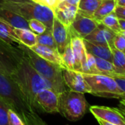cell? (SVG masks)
I'll list each match as a JSON object with an SVG mask.
<instances>
[{"instance_id": "1", "label": "cell", "mask_w": 125, "mask_h": 125, "mask_svg": "<svg viewBox=\"0 0 125 125\" xmlns=\"http://www.w3.org/2000/svg\"><path fill=\"white\" fill-rule=\"evenodd\" d=\"M10 77L19 86L27 104L34 111L37 94L43 89L52 88L49 83L31 66L24 54Z\"/></svg>"}, {"instance_id": "2", "label": "cell", "mask_w": 125, "mask_h": 125, "mask_svg": "<svg viewBox=\"0 0 125 125\" xmlns=\"http://www.w3.org/2000/svg\"><path fill=\"white\" fill-rule=\"evenodd\" d=\"M18 47L22 50L31 66L49 83L53 90L60 94L67 89L62 77L63 69L62 67L42 58L22 43L18 44Z\"/></svg>"}, {"instance_id": "3", "label": "cell", "mask_w": 125, "mask_h": 125, "mask_svg": "<svg viewBox=\"0 0 125 125\" xmlns=\"http://www.w3.org/2000/svg\"><path fill=\"white\" fill-rule=\"evenodd\" d=\"M0 3L27 21L35 19L42 21L47 28L52 27L54 17L53 10L33 0H0Z\"/></svg>"}, {"instance_id": "4", "label": "cell", "mask_w": 125, "mask_h": 125, "mask_svg": "<svg viewBox=\"0 0 125 125\" xmlns=\"http://www.w3.org/2000/svg\"><path fill=\"white\" fill-rule=\"evenodd\" d=\"M85 94L66 89L58 94V113L71 121L81 119L88 110Z\"/></svg>"}, {"instance_id": "5", "label": "cell", "mask_w": 125, "mask_h": 125, "mask_svg": "<svg viewBox=\"0 0 125 125\" xmlns=\"http://www.w3.org/2000/svg\"><path fill=\"white\" fill-rule=\"evenodd\" d=\"M0 99L4 100L19 115L34 111L27 104L19 86L10 76L0 73Z\"/></svg>"}, {"instance_id": "6", "label": "cell", "mask_w": 125, "mask_h": 125, "mask_svg": "<svg viewBox=\"0 0 125 125\" xmlns=\"http://www.w3.org/2000/svg\"><path fill=\"white\" fill-rule=\"evenodd\" d=\"M83 74V73H82ZM91 88V94L110 99H121L124 94L113 77L104 74H83Z\"/></svg>"}, {"instance_id": "7", "label": "cell", "mask_w": 125, "mask_h": 125, "mask_svg": "<svg viewBox=\"0 0 125 125\" xmlns=\"http://www.w3.org/2000/svg\"><path fill=\"white\" fill-rule=\"evenodd\" d=\"M58 93L52 88H46L38 92L35 99V109L47 113H58Z\"/></svg>"}, {"instance_id": "8", "label": "cell", "mask_w": 125, "mask_h": 125, "mask_svg": "<svg viewBox=\"0 0 125 125\" xmlns=\"http://www.w3.org/2000/svg\"><path fill=\"white\" fill-rule=\"evenodd\" d=\"M99 24V22L95 20L92 16L77 12L69 30L72 34L84 39L96 29Z\"/></svg>"}, {"instance_id": "9", "label": "cell", "mask_w": 125, "mask_h": 125, "mask_svg": "<svg viewBox=\"0 0 125 125\" xmlns=\"http://www.w3.org/2000/svg\"><path fill=\"white\" fill-rule=\"evenodd\" d=\"M89 110L96 119H101L116 125H125L124 115L118 108L93 105L89 107Z\"/></svg>"}, {"instance_id": "10", "label": "cell", "mask_w": 125, "mask_h": 125, "mask_svg": "<svg viewBox=\"0 0 125 125\" xmlns=\"http://www.w3.org/2000/svg\"><path fill=\"white\" fill-rule=\"evenodd\" d=\"M62 77L69 90L83 94H91L90 86L81 72L66 69L62 70Z\"/></svg>"}, {"instance_id": "11", "label": "cell", "mask_w": 125, "mask_h": 125, "mask_svg": "<svg viewBox=\"0 0 125 125\" xmlns=\"http://www.w3.org/2000/svg\"><path fill=\"white\" fill-rule=\"evenodd\" d=\"M71 35V46L74 56V70L83 72L85 65H86V55L87 51L85 47V44L83 43V39L72 34Z\"/></svg>"}, {"instance_id": "12", "label": "cell", "mask_w": 125, "mask_h": 125, "mask_svg": "<svg viewBox=\"0 0 125 125\" xmlns=\"http://www.w3.org/2000/svg\"><path fill=\"white\" fill-rule=\"evenodd\" d=\"M52 29L53 37L57 45V49L59 53L62 54L65 50L66 46L71 41L69 30L55 17H54Z\"/></svg>"}, {"instance_id": "13", "label": "cell", "mask_w": 125, "mask_h": 125, "mask_svg": "<svg viewBox=\"0 0 125 125\" xmlns=\"http://www.w3.org/2000/svg\"><path fill=\"white\" fill-rule=\"evenodd\" d=\"M77 11L78 6L68 5L63 2L58 3L53 10L54 16L68 28H69L73 23Z\"/></svg>"}, {"instance_id": "14", "label": "cell", "mask_w": 125, "mask_h": 125, "mask_svg": "<svg viewBox=\"0 0 125 125\" xmlns=\"http://www.w3.org/2000/svg\"><path fill=\"white\" fill-rule=\"evenodd\" d=\"M115 35V32L99 22L96 29L91 33L87 35L84 39L94 43L113 46V40Z\"/></svg>"}, {"instance_id": "15", "label": "cell", "mask_w": 125, "mask_h": 125, "mask_svg": "<svg viewBox=\"0 0 125 125\" xmlns=\"http://www.w3.org/2000/svg\"><path fill=\"white\" fill-rule=\"evenodd\" d=\"M29 48L42 58L60 66L63 69H66L63 61H62L61 54L59 53L57 49L49 47L47 46H43L39 43H36L35 46Z\"/></svg>"}, {"instance_id": "16", "label": "cell", "mask_w": 125, "mask_h": 125, "mask_svg": "<svg viewBox=\"0 0 125 125\" xmlns=\"http://www.w3.org/2000/svg\"><path fill=\"white\" fill-rule=\"evenodd\" d=\"M83 43L88 53L91 54L94 57L102 58L110 62L113 61V53L111 49L112 46L94 43L85 39H83Z\"/></svg>"}, {"instance_id": "17", "label": "cell", "mask_w": 125, "mask_h": 125, "mask_svg": "<svg viewBox=\"0 0 125 125\" xmlns=\"http://www.w3.org/2000/svg\"><path fill=\"white\" fill-rule=\"evenodd\" d=\"M0 19L6 21L15 28L30 30L28 21L27 20L13 11L8 10V8L3 7L1 3H0Z\"/></svg>"}, {"instance_id": "18", "label": "cell", "mask_w": 125, "mask_h": 125, "mask_svg": "<svg viewBox=\"0 0 125 125\" xmlns=\"http://www.w3.org/2000/svg\"><path fill=\"white\" fill-rule=\"evenodd\" d=\"M14 28L10 24L0 19V40L10 44L21 43L14 32Z\"/></svg>"}, {"instance_id": "19", "label": "cell", "mask_w": 125, "mask_h": 125, "mask_svg": "<svg viewBox=\"0 0 125 125\" xmlns=\"http://www.w3.org/2000/svg\"><path fill=\"white\" fill-rule=\"evenodd\" d=\"M14 32L21 43L26 46L32 47L37 43V34L30 30L22 28H14Z\"/></svg>"}, {"instance_id": "20", "label": "cell", "mask_w": 125, "mask_h": 125, "mask_svg": "<svg viewBox=\"0 0 125 125\" xmlns=\"http://www.w3.org/2000/svg\"><path fill=\"white\" fill-rule=\"evenodd\" d=\"M115 7V0H103L99 7L94 13L93 18L98 22H100L104 17L114 12Z\"/></svg>"}, {"instance_id": "21", "label": "cell", "mask_w": 125, "mask_h": 125, "mask_svg": "<svg viewBox=\"0 0 125 125\" xmlns=\"http://www.w3.org/2000/svg\"><path fill=\"white\" fill-rule=\"evenodd\" d=\"M113 53V64L115 69V74H125V54L124 52L116 49L113 46H111Z\"/></svg>"}, {"instance_id": "22", "label": "cell", "mask_w": 125, "mask_h": 125, "mask_svg": "<svg viewBox=\"0 0 125 125\" xmlns=\"http://www.w3.org/2000/svg\"><path fill=\"white\" fill-rule=\"evenodd\" d=\"M103 0H80L78 5V13L93 17L94 13Z\"/></svg>"}, {"instance_id": "23", "label": "cell", "mask_w": 125, "mask_h": 125, "mask_svg": "<svg viewBox=\"0 0 125 125\" xmlns=\"http://www.w3.org/2000/svg\"><path fill=\"white\" fill-rule=\"evenodd\" d=\"M96 67L101 74L112 76L115 74V69L112 62L95 57Z\"/></svg>"}, {"instance_id": "24", "label": "cell", "mask_w": 125, "mask_h": 125, "mask_svg": "<svg viewBox=\"0 0 125 125\" xmlns=\"http://www.w3.org/2000/svg\"><path fill=\"white\" fill-rule=\"evenodd\" d=\"M52 28H46L43 33L37 35V43L57 49V45L53 37Z\"/></svg>"}, {"instance_id": "25", "label": "cell", "mask_w": 125, "mask_h": 125, "mask_svg": "<svg viewBox=\"0 0 125 125\" xmlns=\"http://www.w3.org/2000/svg\"><path fill=\"white\" fill-rule=\"evenodd\" d=\"M100 23L103 24L104 26L108 27L110 30L113 31L115 33H120L121 31V28L119 24V20L115 16V13L113 12L105 17L100 21Z\"/></svg>"}, {"instance_id": "26", "label": "cell", "mask_w": 125, "mask_h": 125, "mask_svg": "<svg viewBox=\"0 0 125 125\" xmlns=\"http://www.w3.org/2000/svg\"><path fill=\"white\" fill-rule=\"evenodd\" d=\"M25 125H47L37 114L35 111H29L19 115Z\"/></svg>"}, {"instance_id": "27", "label": "cell", "mask_w": 125, "mask_h": 125, "mask_svg": "<svg viewBox=\"0 0 125 125\" xmlns=\"http://www.w3.org/2000/svg\"><path fill=\"white\" fill-rule=\"evenodd\" d=\"M61 57H62V61H63L66 69H67L74 70L75 61H74V53H73L72 46H71V41L67 44V46H66L63 53L61 54Z\"/></svg>"}, {"instance_id": "28", "label": "cell", "mask_w": 125, "mask_h": 125, "mask_svg": "<svg viewBox=\"0 0 125 125\" xmlns=\"http://www.w3.org/2000/svg\"><path fill=\"white\" fill-rule=\"evenodd\" d=\"M83 74H100L96 63L95 57L90 53L87 52L86 55V65L82 72Z\"/></svg>"}, {"instance_id": "29", "label": "cell", "mask_w": 125, "mask_h": 125, "mask_svg": "<svg viewBox=\"0 0 125 125\" xmlns=\"http://www.w3.org/2000/svg\"><path fill=\"white\" fill-rule=\"evenodd\" d=\"M11 107L4 100L0 99V125H9L8 110Z\"/></svg>"}, {"instance_id": "30", "label": "cell", "mask_w": 125, "mask_h": 125, "mask_svg": "<svg viewBox=\"0 0 125 125\" xmlns=\"http://www.w3.org/2000/svg\"><path fill=\"white\" fill-rule=\"evenodd\" d=\"M28 25H29L30 30L37 35L43 33L47 28L46 26L42 21L35 19H32L29 20Z\"/></svg>"}, {"instance_id": "31", "label": "cell", "mask_w": 125, "mask_h": 125, "mask_svg": "<svg viewBox=\"0 0 125 125\" xmlns=\"http://www.w3.org/2000/svg\"><path fill=\"white\" fill-rule=\"evenodd\" d=\"M8 121L9 125H25L21 116L13 110H8Z\"/></svg>"}, {"instance_id": "32", "label": "cell", "mask_w": 125, "mask_h": 125, "mask_svg": "<svg viewBox=\"0 0 125 125\" xmlns=\"http://www.w3.org/2000/svg\"><path fill=\"white\" fill-rule=\"evenodd\" d=\"M113 46L123 52H125V38L121 33H116L113 40Z\"/></svg>"}, {"instance_id": "33", "label": "cell", "mask_w": 125, "mask_h": 125, "mask_svg": "<svg viewBox=\"0 0 125 125\" xmlns=\"http://www.w3.org/2000/svg\"><path fill=\"white\" fill-rule=\"evenodd\" d=\"M38 4H40L41 5H43L45 7H47L52 10H54V8L57 7L58 2L57 0H33Z\"/></svg>"}, {"instance_id": "34", "label": "cell", "mask_w": 125, "mask_h": 125, "mask_svg": "<svg viewBox=\"0 0 125 125\" xmlns=\"http://www.w3.org/2000/svg\"><path fill=\"white\" fill-rule=\"evenodd\" d=\"M110 77H113V79L115 80L119 88L122 91V93L124 94V97L125 96V77H123L121 75H117V74H113Z\"/></svg>"}, {"instance_id": "35", "label": "cell", "mask_w": 125, "mask_h": 125, "mask_svg": "<svg viewBox=\"0 0 125 125\" xmlns=\"http://www.w3.org/2000/svg\"><path fill=\"white\" fill-rule=\"evenodd\" d=\"M114 13L118 19L125 21V6H116Z\"/></svg>"}, {"instance_id": "36", "label": "cell", "mask_w": 125, "mask_h": 125, "mask_svg": "<svg viewBox=\"0 0 125 125\" xmlns=\"http://www.w3.org/2000/svg\"><path fill=\"white\" fill-rule=\"evenodd\" d=\"M80 1V0H63V1H62V2H63L64 3L68 4V5L78 6Z\"/></svg>"}, {"instance_id": "37", "label": "cell", "mask_w": 125, "mask_h": 125, "mask_svg": "<svg viewBox=\"0 0 125 125\" xmlns=\"http://www.w3.org/2000/svg\"><path fill=\"white\" fill-rule=\"evenodd\" d=\"M118 109L121 112L125 113V102H124L122 101H120V103L118 104Z\"/></svg>"}, {"instance_id": "38", "label": "cell", "mask_w": 125, "mask_h": 125, "mask_svg": "<svg viewBox=\"0 0 125 125\" xmlns=\"http://www.w3.org/2000/svg\"><path fill=\"white\" fill-rule=\"evenodd\" d=\"M98 123L99 124V125H116V124H110V123H108V122H106L103 120H101V119H96Z\"/></svg>"}, {"instance_id": "39", "label": "cell", "mask_w": 125, "mask_h": 125, "mask_svg": "<svg viewBox=\"0 0 125 125\" xmlns=\"http://www.w3.org/2000/svg\"><path fill=\"white\" fill-rule=\"evenodd\" d=\"M116 6H125V0H115Z\"/></svg>"}, {"instance_id": "40", "label": "cell", "mask_w": 125, "mask_h": 125, "mask_svg": "<svg viewBox=\"0 0 125 125\" xmlns=\"http://www.w3.org/2000/svg\"><path fill=\"white\" fill-rule=\"evenodd\" d=\"M118 20H119V24H120L121 30H125V21L121 20V19H118Z\"/></svg>"}, {"instance_id": "41", "label": "cell", "mask_w": 125, "mask_h": 125, "mask_svg": "<svg viewBox=\"0 0 125 125\" xmlns=\"http://www.w3.org/2000/svg\"><path fill=\"white\" fill-rule=\"evenodd\" d=\"M120 33H121L122 35H124V37L125 38V30H121Z\"/></svg>"}, {"instance_id": "42", "label": "cell", "mask_w": 125, "mask_h": 125, "mask_svg": "<svg viewBox=\"0 0 125 125\" xmlns=\"http://www.w3.org/2000/svg\"><path fill=\"white\" fill-rule=\"evenodd\" d=\"M121 101H122V102H125V96H124V97H123L122 99H121Z\"/></svg>"}, {"instance_id": "43", "label": "cell", "mask_w": 125, "mask_h": 125, "mask_svg": "<svg viewBox=\"0 0 125 125\" xmlns=\"http://www.w3.org/2000/svg\"><path fill=\"white\" fill-rule=\"evenodd\" d=\"M121 113H122V112H121ZM122 114H123V115H124V119H125V113H122Z\"/></svg>"}, {"instance_id": "44", "label": "cell", "mask_w": 125, "mask_h": 125, "mask_svg": "<svg viewBox=\"0 0 125 125\" xmlns=\"http://www.w3.org/2000/svg\"><path fill=\"white\" fill-rule=\"evenodd\" d=\"M117 75H118V74H117ZM120 75H121V76H123V77H125V74H120Z\"/></svg>"}, {"instance_id": "45", "label": "cell", "mask_w": 125, "mask_h": 125, "mask_svg": "<svg viewBox=\"0 0 125 125\" xmlns=\"http://www.w3.org/2000/svg\"><path fill=\"white\" fill-rule=\"evenodd\" d=\"M124 54H125V52H124Z\"/></svg>"}]
</instances>
